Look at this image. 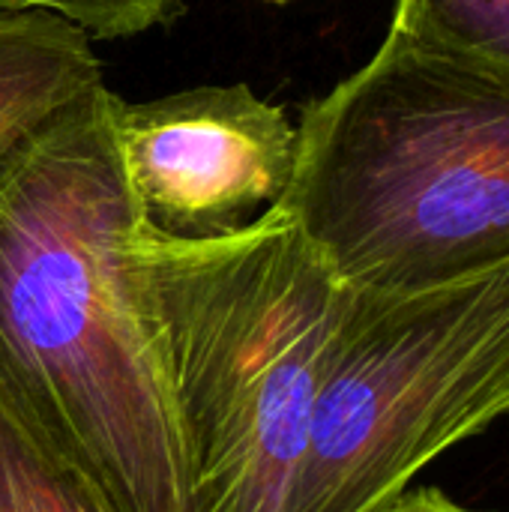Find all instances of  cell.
Here are the masks:
<instances>
[{"mask_svg": "<svg viewBox=\"0 0 509 512\" xmlns=\"http://www.w3.org/2000/svg\"><path fill=\"white\" fill-rule=\"evenodd\" d=\"M138 219L105 81L0 159V387L117 512H195L123 270Z\"/></svg>", "mask_w": 509, "mask_h": 512, "instance_id": "obj_1", "label": "cell"}, {"mask_svg": "<svg viewBox=\"0 0 509 512\" xmlns=\"http://www.w3.org/2000/svg\"><path fill=\"white\" fill-rule=\"evenodd\" d=\"M276 204L357 291L414 294L509 264V72L390 30L303 108Z\"/></svg>", "mask_w": 509, "mask_h": 512, "instance_id": "obj_2", "label": "cell"}, {"mask_svg": "<svg viewBox=\"0 0 509 512\" xmlns=\"http://www.w3.org/2000/svg\"><path fill=\"white\" fill-rule=\"evenodd\" d=\"M123 270L159 366L195 512H285L342 285L279 207L216 237L144 222Z\"/></svg>", "mask_w": 509, "mask_h": 512, "instance_id": "obj_3", "label": "cell"}, {"mask_svg": "<svg viewBox=\"0 0 509 512\" xmlns=\"http://www.w3.org/2000/svg\"><path fill=\"white\" fill-rule=\"evenodd\" d=\"M509 411V264L414 294L348 288L285 512H378Z\"/></svg>", "mask_w": 509, "mask_h": 512, "instance_id": "obj_4", "label": "cell"}, {"mask_svg": "<svg viewBox=\"0 0 509 512\" xmlns=\"http://www.w3.org/2000/svg\"><path fill=\"white\" fill-rule=\"evenodd\" d=\"M114 138L147 225L216 237L273 207L294 174L297 126L246 84L195 87L126 102L114 93Z\"/></svg>", "mask_w": 509, "mask_h": 512, "instance_id": "obj_5", "label": "cell"}, {"mask_svg": "<svg viewBox=\"0 0 509 512\" xmlns=\"http://www.w3.org/2000/svg\"><path fill=\"white\" fill-rule=\"evenodd\" d=\"M96 84L102 63L81 27L45 9H0V159Z\"/></svg>", "mask_w": 509, "mask_h": 512, "instance_id": "obj_6", "label": "cell"}, {"mask_svg": "<svg viewBox=\"0 0 509 512\" xmlns=\"http://www.w3.org/2000/svg\"><path fill=\"white\" fill-rule=\"evenodd\" d=\"M0 512H117L0 387Z\"/></svg>", "mask_w": 509, "mask_h": 512, "instance_id": "obj_7", "label": "cell"}, {"mask_svg": "<svg viewBox=\"0 0 509 512\" xmlns=\"http://www.w3.org/2000/svg\"><path fill=\"white\" fill-rule=\"evenodd\" d=\"M390 30L509 72V0H396Z\"/></svg>", "mask_w": 509, "mask_h": 512, "instance_id": "obj_8", "label": "cell"}, {"mask_svg": "<svg viewBox=\"0 0 509 512\" xmlns=\"http://www.w3.org/2000/svg\"><path fill=\"white\" fill-rule=\"evenodd\" d=\"M0 9H45L72 21L87 36L123 39L177 18L180 0H0Z\"/></svg>", "mask_w": 509, "mask_h": 512, "instance_id": "obj_9", "label": "cell"}, {"mask_svg": "<svg viewBox=\"0 0 509 512\" xmlns=\"http://www.w3.org/2000/svg\"><path fill=\"white\" fill-rule=\"evenodd\" d=\"M378 512H489L462 507L459 501L447 498L441 489H417V492H402L396 501H390Z\"/></svg>", "mask_w": 509, "mask_h": 512, "instance_id": "obj_10", "label": "cell"}, {"mask_svg": "<svg viewBox=\"0 0 509 512\" xmlns=\"http://www.w3.org/2000/svg\"><path fill=\"white\" fill-rule=\"evenodd\" d=\"M270 3H285V0H270Z\"/></svg>", "mask_w": 509, "mask_h": 512, "instance_id": "obj_11", "label": "cell"}]
</instances>
